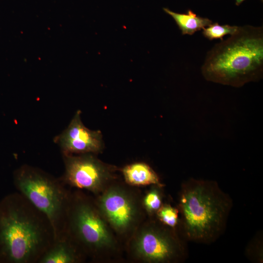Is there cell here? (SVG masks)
<instances>
[{"label": "cell", "instance_id": "obj_1", "mask_svg": "<svg viewBox=\"0 0 263 263\" xmlns=\"http://www.w3.org/2000/svg\"><path fill=\"white\" fill-rule=\"evenodd\" d=\"M55 240L48 218L19 192L0 200V263H38Z\"/></svg>", "mask_w": 263, "mask_h": 263}, {"label": "cell", "instance_id": "obj_2", "mask_svg": "<svg viewBox=\"0 0 263 263\" xmlns=\"http://www.w3.org/2000/svg\"><path fill=\"white\" fill-rule=\"evenodd\" d=\"M232 206L230 196L216 181L186 180L181 185L177 206L180 234L186 241L214 242L225 229Z\"/></svg>", "mask_w": 263, "mask_h": 263}, {"label": "cell", "instance_id": "obj_3", "mask_svg": "<svg viewBox=\"0 0 263 263\" xmlns=\"http://www.w3.org/2000/svg\"><path fill=\"white\" fill-rule=\"evenodd\" d=\"M207 81L234 87L263 75V28L244 25L207 53L201 68Z\"/></svg>", "mask_w": 263, "mask_h": 263}, {"label": "cell", "instance_id": "obj_4", "mask_svg": "<svg viewBox=\"0 0 263 263\" xmlns=\"http://www.w3.org/2000/svg\"><path fill=\"white\" fill-rule=\"evenodd\" d=\"M65 234L94 261L111 258L120 249L119 240L99 211L94 198L80 190L72 191Z\"/></svg>", "mask_w": 263, "mask_h": 263}, {"label": "cell", "instance_id": "obj_5", "mask_svg": "<svg viewBox=\"0 0 263 263\" xmlns=\"http://www.w3.org/2000/svg\"><path fill=\"white\" fill-rule=\"evenodd\" d=\"M13 184L18 192L48 218L56 239L66 236V221L72 191L59 178L24 165L14 172Z\"/></svg>", "mask_w": 263, "mask_h": 263}, {"label": "cell", "instance_id": "obj_6", "mask_svg": "<svg viewBox=\"0 0 263 263\" xmlns=\"http://www.w3.org/2000/svg\"><path fill=\"white\" fill-rule=\"evenodd\" d=\"M126 244L131 258L142 263H181L188 255L186 241L179 232L155 217L144 220Z\"/></svg>", "mask_w": 263, "mask_h": 263}, {"label": "cell", "instance_id": "obj_7", "mask_svg": "<svg viewBox=\"0 0 263 263\" xmlns=\"http://www.w3.org/2000/svg\"><path fill=\"white\" fill-rule=\"evenodd\" d=\"M115 181L95 196V204L119 240L126 243L145 220L142 198L131 186Z\"/></svg>", "mask_w": 263, "mask_h": 263}, {"label": "cell", "instance_id": "obj_8", "mask_svg": "<svg viewBox=\"0 0 263 263\" xmlns=\"http://www.w3.org/2000/svg\"><path fill=\"white\" fill-rule=\"evenodd\" d=\"M63 159L65 169L59 179L68 187L84 189L95 196L116 180L115 167L94 154H63Z\"/></svg>", "mask_w": 263, "mask_h": 263}, {"label": "cell", "instance_id": "obj_9", "mask_svg": "<svg viewBox=\"0 0 263 263\" xmlns=\"http://www.w3.org/2000/svg\"><path fill=\"white\" fill-rule=\"evenodd\" d=\"M80 113V111L76 112L68 127L55 138L63 154H94L103 149L101 132L86 127L81 120Z\"/></svg>", "mask_w": 263, "mask_h": 263}, {"label": "cell", "instance_id": "obj_10", "mask_svg": "<svg viewBox=\"0 0 263 263\" xmlns=\"http://www.w3.org/2000/svg\"><path fill=\"white\" fill-rule=\"evenodd\" d=\"M86 258L77 244L66 235L56 239L38 263H81Z\"/></svg>", "mask_w": 263, "mask_h": 263}, {"label": "cell", "instance_id": "obj_11", "mask_svg": "<svg viewBox=\"0 0 263 263\" xmlns=\"http://www.w3.org/2000/svg\"><path fill=\"white\" fill-rule=\"evenodd\" d=\"M125 182L132 187L149 185L164 186L155 171L147 164L136 162L127 165L121 169Z\"/></svg>", "mask_w": 263, "mask_h": 263}, {"label": "cell", "instance_id": "obj_12", "mask_svg": "<svg viewBox=\"0 0 263 263\" xmlns=\"http://www.w3.org/2000/svg\"><path fill=\"white\" fill-rule=\"evenodd\" d=\"M163 10L173 19L183 35H192L212 23L211 20L197 16L191 10L186 13H176L167 8H163Z\"/></svg>", "mask_w": 263, "mask_h": 263}, {"label": "cell", "instance_id": "obj_13", "mask_svg": "<svg viewBox=\"0 0 263 263\" xmlns=\"http://www.w3.org/2000/svg\"><path fill=\"white\" fill-rule=\"evenodd\" d=\"M164 186L151 185L142 198L143 209L149 218L154 217L164 203Z\"/></svg>", "mask_w": 263, "mask_h": 263}, {"label": "cell", "instance_id": "obj_14", "mask_svg": "<svg viewBox=\"0 0 263 263\" xmlns=\"http://www.w3.org/2000/svg\"><path fill=\"white\" fill-rule=\"evenodd\" d=\"M179 214L177 206L174 207L170 203L164 202L154 217L163 225L178 231L180 224Z\"/></svg>", "mask_w": 263, "mask_h": 263}, {"label": "cell", "instance_id": "obj_15", "mask_svg": "<svg viewBox=\"0 0 263 263\" xmlns=\"http://www.w3.org/2000/svg\"><path fill=\"white\" fill-rule=\"evenodd\" d=\"M238 26L228 24L220 25L218 22L212 23L207 28H204L202 34L210 40L215 39L223 40V37L227 35L234 34L238 30Z\"/></svg>", "mask_w": 263, "mask_h": 263}, {"label": "cell", "instance_id": "obj_16", "mask_svg": "<svg viewBox=\"0 0 263 263\" xmlns=\"http://www.w3.org/2000/svg\"><path fill=\"white\" fill-rule=\"evenodd\" d=\"M248 246V250L254 249L255 252L253 255V261H256L257 262H261L263 261V252L262 248H261V241L258 240L257 238L254 239L252 243L249 244Z\"/></svg>", "mask_w": 263, "mask_h": 263}, {"label": "cell", "instance_id": "obj_17", "mask_svg": "<svg viewBox=\"0 0 263 263\" xmlns=\"http://www.w3.org/2000/svg\"><path fill=\"white\" fill-rule=\"evenodd\" d=\"M244 0H235V3L236 5L239 6L240 4H241Z\"/></svg>", "mask_w": 263, "mask_h": 263}]
</instances>
